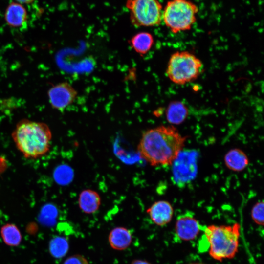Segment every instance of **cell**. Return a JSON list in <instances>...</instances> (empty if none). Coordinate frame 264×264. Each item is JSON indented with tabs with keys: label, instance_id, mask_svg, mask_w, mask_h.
Here are the masks:
<instances>
[{
	"label": "cell",
	"instance_id": "cell-1",
	"mask_svg": "<svg viewBox=\"0 0 264 264\" xmlns=\"http://www.w3.org/2000/svg\"><path fill=\"white\" fill-rule=\"evenodd\" d=\"M185 140L173 125H161L143 133L137 151L140 157L152 166L171 165L183 150Z\"/></svg>",
	"mask_w": 264,
	"mask_h": 264
},
{
	"label": "cell",
	"instance_id": "cell-2",
	"mask_svg": "<svg viewBox=\"0 0 264 264\" xmlns=\"http://www.w3.org/2000/svg\"><path fill=\"white\" fill-rule=\"evenodd\" d=\"M12 137L25 158L35 159L49 150L52 133L46 124L24 119L17 124Z\"/></svg>",
	"mask_w": 264,
	"mask_h": 264
},
{
	"label": "cell",
	"instance_id": "cell-3",
	"mask_svg": "<svg viewBox=\"0 0 264 264\" xmlns=\"http://www.w3.org/2000/svg\"><path fill=\"white\" fill-rule=\"evenodd\" d=\"M240 229L238 223L206 226L204 234L208 243L210 257L220 262L233 258L238 251Z\"/></svg>",
	"mask_w": 264,
	"mask_h": 264
},
{
	"label": "cell",
	"instance_id": "cell-4",
	"mask_svg": "<svg viewBox=\"0 0 264 264\" xmlns=\"http://www.w3.org/2000/svg\"><path fill=\"white\" fill-rule=\"evenodd\" d=\"M203 69L202 61L194 54L187 51H176L171 56L166 73L173 83L183 85L197 79Z\"/></svg>",
	"mask_w": 264,
	"mask_h": 264
},
{
	"label": "cell",
	"instance_id": "cell-5",
	"mask_svg": "<svg viewBox=\"0 0 264 264\" xmlns=\"http://www.w3.org/2000/svg\"><path fill=\"white\" fill-rule=\"evenodd\" d=\"M198 8L189 0H170L162 11L165 25L174 33L189 30L196 22Z\"/></svg>",
	"mask_w": 264,
	"mask_h": 264
},
{
	"label": "cell",
	"instance_id": "cell-6",
	"mask_svg": "<svg viewBox=\"0 0 264 264\" xmlns=\"http://www.w3.org/2000/svg\"><path fill=\"white\" fill-rule=\"evenodd\" d=\"M131 23L135 27L159 25L162 20V6L158 0H127Z\"/></svg>",
	"mask_w": 264,
	"mask_h": 264
},
{
	"label": "cell",
	"instance_id": "cell-7",
	"mask_svg": "<svg viewBox=\"0 0 264 264\" xmlns=\"http://www.w3.org/2000/svg\"><path fill=\"white\" fill-rule=\"evenodd\" d=\"M198 156L196 151L182 150L172 163L173 180L177 186L184 187L196 177Z\"/></svg>",
	"mask_w": 264,
	"mask_h": 264
},
{
	"label": "cell",
	"instance_id": "cell-8",
	"mask_svg": "<svg viewBox=\"0 0 264 264\" xmlns=\"http://www.w3.org/2000/svg\"><path fill=\"white\" fill-rule=\"evenodd\" d=\"M47 96L52 108L63 111L74 102L77 92L69 83L63 82L50 87Z\"/></svg>",
	"mask_w": 264,
	"mask_h": 264
},
{
	"label": "cell",
	"instance_id": "cell-9",
	"mask_svg": "<svg viewBox=\"0 0 264 264\" xmlns=\"http://www.w3.org/2000/svg\"><path fill=\"white\" fill-rule=\"evenodd\" d=\"M201 229L198 221L190 212L181 214L176 218L175 232L180 240L190 241L195 239Z\"/></svg>",
	"mask_w": 264,
	"mask_h": 264
},
{
	"label": "cell",
	"instance_id": "cell-10",
	"mask_svg": "<svg viewBox=\"0 0 264 264\" xmlns=\"http://www.w3.org/2000/svg\"><path fill=\"white\" fill-rule=\"evenodd\" d=\"M4 19L10 27L23 29L27 25L28 13L23 4L12 1L6 8Z\"/></svg>",
	"mask_w": 264,
	"mask_h": 264
},
{
	"label": "cell",
	"instance_id": "cell-11",
	"mask_svg": "<svg viewBox=\"0 0 264 264\" xmlns=\"http://www.w3.org/2000/svg\"><path fill=\"white\" fill-rule=\"evenodd\" d=\"M146 212L154 223L159 226H163L171 221L174 209L168 201L159 200L154 202Z\"/></svg>",
	"mask_w": 264,
	"mask_h": 264
},
{
	"label": "cell",
	"instance_id": "cell-12",
	"mask_svg": "<svg viewBox=\"0 0 264 264\" xmlns=\"http://www.w3.org/2000/svg\"><path fill=\"white\" fill-rule=\"evenodd\" d=\"M132 238V234L130 230L124 227H116L110 231L108 242L112 249L122 251L130 246Z\"/></svg>",
	"mask_w": 264,
	"mask_h": 264
},
{
	"label": "cell",
	"instance_id": "cell-13",
	"mask_svg": "<svg viewBox=\"0 0 264 264\" xmlns=\"http://www.w3.org/2000/svg\"><path fill=\"white\" fill-rule=\"evenodd\" d=\"M226 167L234 172H242L249 165L246 154L241 149L233 148L228 151L224 157Z\"/></svg>",
	"mask_w": 264,
	"mask_h": 264
},
{
	"label": "cell",
	"instance_id": "cell-14",
	"mask_svg": "<svg viewBox=\"0 0 264 264\" xmlns=\"http://www.w3.org/2000/svg\"><path fill=\"white\" fill-rule=\"evenodd\" d=\"M78 204L80 209L84 213L93 214L98 210L101 204V198L97 192L91 189H86L80 193Z\"/></svg>",
	"mask_w": 264,
	"mask_h": 264
},
{
	"label": "cell",
	"instance_id": "cell-15",
	"mask_svg": "<svg viewBox=\"0 0 264 264\" xmlns=\"http://www.w3.org/2000/svg\"><path fill=\"white\" fill-rule=\"evenodd\" d=\"M188 114V111L186 106L179 101L171 103L166 110L167 120L172 125L181 124L186 119Z\"/></svg>",
	"mask_w": 264,
	"mask_h": 264
},
{
	"label": "cell",
	"instance_id": "cell-16",
	"mask_svg": "<svg viewBox=\"0 0 264 264\" xmlns=\"http://www.w3.org/2000/svg\"><path fill=\"white\" fill-rule=\"evenodd\" d=\"M154 42L152 35L148 32H140L133 35L130 44L134 51L141 55L146 54L152 48Z\"/></svg>",
	"mask_w": 264,
	"mask_h": 264
},
{
	"label": "cell",
	"instance_id": "cell-17",
	"mask_svg": "<svg viewBox=\"0 0 264 264\" xmlns=\"http://www.w3.org/2000/svg\"><path fill=\"white\" fill-rule=\"evenodd\" d=\"M1 238L4 243L11 246H16L22 241V235L18 227L12 223L4 225L0 229Z\"/></svg>",
	"mask_w": 264,
	"mask_h": 264
},
{
	"label": "cell",
	"instance_id": "cell-18",
	"mask_svg": "<svg viewBox=\"0 0 264 264\" xmlns=\"http://www.w3.org/2000/svg\"><path fill=\"white\" fill-rule=\"evenodd\" d=\"M68 250V241L65 237L57 236L52 238L49 242V252L52 256L55 258L64 257Z\"/></svg>",
	"mask_w": 264,
	"mask_h": 264
},
{
	"label": "cell",
	"instance_id": "cell-19",
	"mask_svg": "<svg viewBox=\"0 0 264 264\" xmlns=\"http://www.w3.org/2000/svg\"><path fill=\"white\" fill-rule=\"evenodd\" d=\"M55 176L58 182L61 184H66L72 180L73 172L70 167L62 165L57 168Z\"/></svg>",
	"mask_w": 264,
	"mask_h": 264
},
{
	"label": "cell",
	"instance_id": "cell-20",
	"mask_svg": "<svg viewBox=\"0 0 264 264\" xmlns=\"http://www.w3.org/2000/svg\"><path fill=\"white\" fill-rule=\"evenodd\" d=\"M251 217L257 225L263 226L264 224V204L263 200L257 202L252 207Z\"/></svg>",
	"mask_w": 264,
	"mask_h": 264
},
{
	"label": "cell",
	"instance_id": "cell-21",
	"mask_svg": "<svg viewBox=\"0 0 264 264\" xmlns=\"http://www.w3.org/2000/svg\"><path fill=\"white\" fill-rule=\"evenodd\" d=\"M63 264H89V263L83 255L75 254L66 258Z\"/></svg>",
	"mask_w": 264,
	"mask_h": 264
},
{
	"label": "cell",
	"instance_id": "cell-22",
	"mask_svg": "<svg viewBox=\"0 0 264 264\" xmlns=\"http://www.w3.org/2000/svg\"><path fill=\"white\" fill-rule=\"evenodd\" d=\"M131 264H152L148 261L142 259H134L131 262Z\"/></svg>",
	"mask_w": 264,
	"mask_h": 264
},
{
	"label": "cell",
	"instance_id": "cell-23",
	"mask_svg": "<svg viewBox=\"0 0 264 264\" xmlns=\"http://www.w3.org/2000/svg\"><path fill=\"white\" fill-rule=\"evenodd\" d=\"M35 0H15V1L21 3L22 4H30Z\"/></svg>",
	"mask_w": 264,
	"mask_h": 264
},
{
	"label": "cell",
	"instance_id": "cell-24",
	"mask_svg": "<svg viewBox=\"0 0 264 264\" xmlns=\"http://www.w3.org/2000/svg\"><path fill=\"white\" fill-rule=\"evenodd\" d=\"M204 264L199 263H191V264Z\"/></svg>",
	"mask_w": 264,
	"mask_h": 264
}]
</instances>
